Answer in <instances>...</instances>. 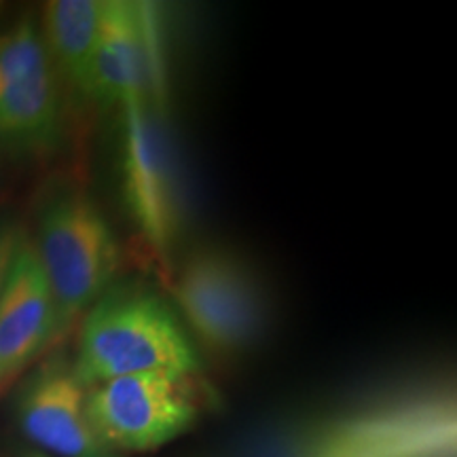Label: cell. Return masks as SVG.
<instances>
[{
	"label": "cell",
	"instance_id": "8",
	"mask_svg": "<svg viewBox=\"0 0 457 457\" xmlns=\"http://www.w3.org/2000/svg\"><path fill=\"white\" fill-rule=\"evenodd\" d=\"M159 9L151 3L104 0L89 94L104 108L146 96H168Z\"/></svg>",
	"mask_w": 457,
	"mask_h": 457
},
{
	"label": "cell",
	"instance_id": "1",
	"mask_svg": "<svg viewBox=\"0 0 457 457\" xmlns=\"http://www.w3.org/2000/svg\"><path fill=\"white\" fill-rule=\"evenodd\" d=\"M455 398L409 387L261 426L227 457H455Z\"/></svg>",
	"mask_w": 457,
	"mask_h": 457
},
{
	"label": "cell",
	"instance_id": "12",
	"mask_svg": "<svg viewBox=\"0 0 457 457\" xmlns=\"http://www.w3.org/2000/svg\"><path fill=\"white\" fill-rule=\"evenodd\" d=\"M21 236V228H17L13 222L3 219L0 220V293H3L4 279H7L11 259H13L17 239Z\"/></svg>",
	"mask_w": 457,
	"mask_h": 457
},
{
	"label": "cell",
	"instance_id": "6",
	"mask_svg": "<svg viewBox=\"0 0 457 457\" xmlns=\"http://www.w3.org/2000/svg\"><path fill=\"white\" fill-rule=\"evenodd\" d=\"M212 404L202 373L151 370L87 387L91 426L112 453H148L174 443Z\"/></svg>",
	"mask_w": 457,
	"mask_h": 457
},
{
	"label": "cell",
	"instance_id": "14",
	"mask_svg": "<svg viewBox=\"0 0 457 457\" xmlns=\"http://www.w3.org/2000/svg\"><path fill=\"white\" fill-rule=\"evenodd\" d=\"M0 13H3V4H0Z\"/></svg>",
	"mask_w": 457,
	"mask_h": 457
},
{
	"label": "cell",
	"instance_id": "9",
	"mask_svg": "<svg viewBox=\"0 0 457 457\" xmlns=\"http://www.w3.org/2000/svg\"><path fill=\"white\" fill-rule=\"evenodd\" d=\"M85 396L87 387L74 375L72 360L54 353L17 390V426L49 457H119L96 434Z\"/></svg>",
	"mask_w": 457,
	"mask_h": 457
},
{
	"label": "cell",
	"instance_id": "13",
	"mask_svg": "<svg viewBox=\"0 0 457 457\" xmlns=\"http://www.w3.org/2000/svg\"><path fill=\"white\" fill-rule=\"evenodd\" d=\"M24 457H49V455H45V453H28Z\"/></svg>",
	"mask_w": 457,
	"mask_h": 457
},
{
	"label": "cell",
	"instance_id": "2",
	"mask_svg": "<svg viewBox=\"0 0 457 457\" xmlns=\"http://www.w3.org/2000/svg\"><path fill=\"white\" fill-rule=\"evenodd\" d=\"M72 369L91 387L151 370L204 373V358L165 296L140 279H117L83 316Z\"/></svg>",
	"mask_w": 457,
	"mask_h": 457
},
{
	"label": "cell",
	"instance_id": "5",
	"mask_svg": "<svg viewBox=\"0 0 457 457\" xmlns=\"http://www.w3.org/2000/svg\"><path fill=\"white\" fill-rule=\"evenodd\" d=\"M30 242L54 296L60 345L117 282L121 244L100 205L79 187H55L43 197Z\"/></svg>",
	"mask_w": 457,
	"mask_h": 457
},
{
	"label": "cell",
	"instance_id": "11",
	"mask_svg": "<svg viewBox=\"0 0 457 457\" xmlns=\"http://www.w3.org/2000/svg\"><path fill=\"white\" fill-rule=\"evenodd\" d=\"M102 13L104 0H51L43 11L41 34L55 72L81 96L89 94Z\"/></svg>",
	"mask_w": 457,
	"mask_h": 457
},
{
	"label": "cell",
	"instance_id": "3",
	"mask_svg": "<svg viewBox=\"0 0 457 457\" xmlns=\"http://www.w3.org/2000/svg\"><path fill=\"white\" fill-rule=\"evenodd\" d=\"M117 176L125 214L168 279L191 214L185 170L168 121V96H146L119 108Z\"/></svg>",
	"mask_w": 457,
	"mask_h": 457
},
{
	"label": "cell",
	"instance_id": "7",
	"mask_svg": "<svg viewBox=\"0 0 457 457\" xmlns=\"http://www.w3.org/2000/svg\"><path fill=\"white\" fill-rule=\"evenodd\" d=\"M62 96L41 28L21 17L0 34V142L21 153L57 146Z\"/></svg>",
	"mask_w": 457,
	"mask_h": 457
},
{
	"label": "cell",
	"instance_id": "4",
	"mask_svg": "<svg viewBox=\"0 0 457 457\" xmlns=\"http://www.w3.org/2000/svg\"><path fill=\"white\" fill-rule=\"evenodd\" d=\"M165 282L171 307L202 358H242L270 328V299L261 278L227 245H199L180 256Z\"/></svg>",
	"mask_w": 457,
	"mask_h": 457
},
{
	"label": "cell",
	"instance_id": "10",
	"mask_svg": "<svg viewBox=\"0 0 457 457\" xmlns=\"http://www.w3.org/2000/svg\"><path fill=\"white\" fill-rule=\"evenodd\" d=\"M55 345L54 296L30 237L21 231L0 293V398Z\"/></svg>",
	"mask_w": 457,
	"mask_h": 457
}]
</instances>
